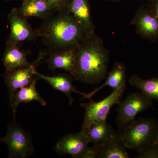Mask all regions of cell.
Wrapping results in <instances>:
<instances>
[{"mask_svg":"<svg viewBox=\"0 0 158 158\" xmlns=\"http://www.w3.org/2000/svg\"><path fill=\"white\" fill-rule=\"evenodd\" d=\"M110 53L95 33L85 37L77 47L75 67L72 77L85 84L96 85L107 74Z\"/></svg>","mask_w":158,"mask_h":158,"instance_id":"1","label":"cell"},{"mask_svg":"<svg viewBox=\"0 0 158 158\" xmlns=\"http://www.w3.org/2000/svg\"><path fill=\"white\" fill-rule=\"evenodd\" d=\"M56 13L35 31L37 36L51 51L77 46L88 36L84 29L68 10Z\"/></svg>","mask_w":158,"mask_h":158,"instance_id":"2","label":"cell"},{"mask_svg":"<svg viewBox=\"0 0 158 158\" xmlns=\"http://www.w3.org/2000/svg\"><path fill=\"white\" fill-rule=\"evenodd\" d=\"M118 134L127 148L142 152L158 144V121L152 118H140Z\"/></svg>","mask_w":158,"mask_h":158,"instance_id":"3","label":"cell"},{"mask_svg":"<svg viewBox=\"0 0 158 158\" xmlns=\"http://www.w3.org/2000/svg\"><path fill=\"white\" fill-rule=\"evenodd\" d=\"M0 142L8 146L9 158H27L34 152L31 136L18 124L16 120L8 125L6 135L0 138Z\"/></svg>","mask_w":158,"mask_h":158,"instance_id":"4","label":"cell"},{"mask_svg":"<svg viewBox=\"0 0 158 158\" xmlns=\"http://www.w3.org/2000/svg\"><path fill=\"white\" fill-rule=\"evenodd\" d=\"M152 99L142 92L130 94L118 103L116 123L122 130L135 120L138 113L144 112L152 105Z\"/></svg>","mask_w":158,"mask_h":158,"instance_id":"5","label":"cell"},{"mask_svg":"<svg viewBox=\"0 0 158 158\" xmlns=\"http://www.w3.org/2000/svg\"><path fill=\"white\" fill-rule=\"evenodd\" d=\"M125 88L124 87L113 90L109 96L100 101L94 102L91 99L89 102L81 104L85 111L82 129H88L95 123L106 121L112 107L121 101Z\"/></svg>","mask_w":158,"mask_h":158,"instance_id":"6","label":"cell"},{"mask_svg":"<svg viewBox=\"0 0 158 158\" xmlns=\"http://www.w3.org/2000/svg\"><path fill=\"white\" fill-rule=\"evenodd\" d=\"M88 135V129H82L76 134H69L60 138L55 149L60 154L70 155L73 158H91V147Z\"/></svg>","mask_w":158,"mask_h":158,"instance_id":"7","label":"cell"},{"mask_svg":"<svg viewBox=\"0 0 158 158\" xmlns=\"http://www.w3.org/2000/svg\"><path fill=\"white\" fill-rule=\"evenodd\" d=\"M135 26L136 34L150 41L158 40V19L147 6H140L130 23Z\"/></svg>","mask_w":158,"mask_h":158,"instance_id":"8","label":"cell"},{"mask_svg":"<svg viewBox=\"0 0 158 158\" xmlns=\"http://www.w3.org/2000/svg\"><path fill=\"white\" fill-rule=\"evenodd\" d=\"M27 18L23 16L19 9L14 8L8 15L10 33L7 44H18L20 43L32 40L37 37Z\"/></svg>","mask_w":158,"mask_h":158,"instance_id":"9","label":"cell"},{"mask_svg":"<svg viewBox=\"0 0 158 158\" xmlns=\"http://www.w3.org/2000/svg\"><path fill=\"white\" fill-rule=\"evenodd\" d=\"M6 72L5 81L9 91V99L20 88L31 85L34 80V72L36 71L35 64Z\"/></svg>","mask_w":158,"mask_h":158,"instance_id":"10","label":"cell"},{"mask_svg":"<svg viewBox=\"0 0 158 158\" xmlns=\"http://www.w3.org/2000/svg\"><path fill=\"white\" fill-rule=\"evenodd\" d=\"M76 48V47L51 51L47 60L48 68L53 72L62 69L72 76L75 67Z\"/></svg>","mask_w":158,"mask_h":158,"instance_id":"11","label":"cell"},{"mask_svg":"<svg viewBox=\"0 0 158 158\" xmlns=\"http://www.w3.org/2000/svg\"><path fill=\"white\" fill-rule=\"evenodd\" d=\"M95 158H129L127 149L118 134L104 143L92 146Z\"/></svg>","mask_w":158,"mask_h":158,"instance_id":"12","label":"cell"},{"mask_svg":"<svg viewBox=\"0 0 158 158\" xmlns=\"http://www.w3.org/2000/svg\"><path fill=\"white\" fill-rule=\"evenodd\" d=\"M68 11L82 27L88 36L95 33L88 0H71Z\"/></svg>","mask_w":158,"mask_h":158,"instance_id":"13","label":"cell"},{"mask_svg":"<svg viewBox=\"0 0 158 158\" xmlns=\"http://www.w3.org/2000/svg\"><path fill=\"white\" fill-rule=\"evenodd\" d=\"M34 74L39 78L47 82L53 89L65 94L69 99L70 105H72L73 102L71 95L72 92L81 94L85 98H89L88 94L82 93L77 90L73 85L72 78L66 74H60L56 76H47L40 73L36 70L34 72Z\"/></svg>","mask_w":158,"mask_h":158,"instance_id":"14","label":"cell"},{"mask_svg":"<svg viewBox=\"0 0 158 158\" xmlns=\"http://www.w3.org/2000/svg\"><path fill=\"white\" fill-rule=\"evenodd\" d=\"M37 79L35 78L31 85L20 88L14 94L12 98L10 100V106L15 119V113L19 104L22 103L30 102L32 101L39 102L42 106H45L46 102L41 97L36 88Z\"/></svg>","mask_w":158,"mask_h":158,"instance_id":"15","label":"cell"},{"mask_svg":"<svg viewBox=\"0 0 158 158\" xmlns=\"http://www.w3.org/2000/svg\"><path fill=\"white\" fill-rule=\"evenodd\" d=\"M6 72L16 69L28 67L31 65L27 58V54L19 47L18 44H7L3 57Z\"/></svg>","mask_w":158,"mask_h":158,"instance_id":"16","label":"cell"},{"mask_svg":"<svg viewBox=\"0 0 158 158\" xmlns=\"http://www.w3.org/2000/svg\"><path fill=\"white\" fill-rule=\"evenodd\" d=\"M19 10L21 14L26 18L46 19L55 13L46 0H23Z\"/></svg>","mask_w":158,"mask_h":158,"instance_id":"17","label":"cell"},{"mask_svg":"<svg viewBox=\"0 0 158 158\" xmlns=\"http://www.w3.org/2000/svg\"><path fill=\"white\" fill-rule=\"evenodd\" d=\"M125 66L123 63L117 62L115 63L113 69L109 73L106 80L104 84L99 88H97L92 92L88 93L89 99H92V97L95 94L106 86H109L113 90H118L126 87V77Z\"/></svg>","mask_w":158,"mask_h":158,"instance_id":"18","label":"cell"},{"mask_svg":"<svg viewBox=\"0 0 158 158\" xmlns=\"http://www.w3.org/2000/svg\"><path fill=\"white\" fill-rule=\"evenodd\" d=\"M116 134L113 128L107 123L106 121L95 123L88 129L89 142L94 144L104 143Z\"/></svg>","mask_w":158,"mask_h":158,"instance_id":"19","label":"cell"},{"mask_svg":"<svg viewBox=\"0 0 158 158\" xmlns=\"http://www.w3.org/2000/svg\"><path fill=\"white\" fill-rule=\"evenodd\" d=\"M129 83L147 96L158 101V78L144 79L134 74L129 80Z\"/></svg>","mask_w":158,"mask_h":158,"instance_id":"20","label":"cell"},{"mask_svg":"<svg viewBox=\"0 0 158 158\" xmlns=\"http://www.w3.org/2000/svg\"><path fill=\"white\" fill-rule=\"evenodd\" d=\"M52 6L55 12L68 10L71 0H46Z\"/></svg>","mask_w":158,"mask_h":158,"instance_id":"21","label":"cell"},{"mask_svg":"<svg viewBox=\"0 0 158 158\" xmlns=\"http://www.w3.org/2000/svg\"><path fill=\"white\" fill-rule=\"evenodd\" d=\"M136 158H158V144L138 153Z\"/></svg>","mask_w":158,"mask_h":158,"instance_id":"22","label":"cell"},{"mask_svg":"<svg viewBox=\"0 0 158 158\" xmlns=\"http://www.w3.org/2000/svg\"><path fill=\"white\" fill-rule=\"evenodd\" d=\"M148 1V3L146 6L158 19V0Z\"/></svg>","mask_w":158,"mask_h":158,"instance_id":"23","label":"cell"},{"mask_svg":"<svg viewBox=\"0 0 158 158\" xmlns=\"http://www.w3.org/2000/svg\"><path fill=\"white\" fill-rule=\"evenodd\" d=\"M105 1H109L111 2H118L121 1L122 0H105Z\"/></svg>","mask_w":158,"mask_h":158,"instance_id":"24","label":"cell"},{"mask_svg":"<svg viewBox=\"0 0 158 158\" xmlns=\"http://www.w3.org/2000/svg\"><path fill=\"white\" fill-rule=\"evenodd\" d=\"M136 1H142V0H136Z\"/></svg>","mask_w":158,"mask_h":158,"instance_id":"25","label":"cell"},{"mask_svg":"<svg viewBox=\"0 0 158 158\" xmlns=\"http://www.w3.org/2000/svg\"><path fill=\"white\" fill-rule=\"evenodd\" d=\"M22 1H23V0H22Z\"/></svg>","mask_w":158,"mask_h":158,"instance_id":"26","label":"cell"}]
</instances>
